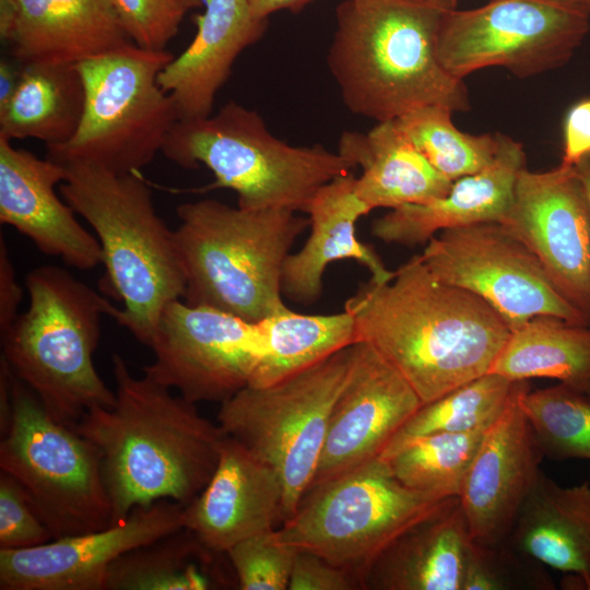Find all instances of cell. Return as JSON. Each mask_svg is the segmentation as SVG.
<instances>
[{"mask_svg": "<svg viewBox=\"0 0 590 590\" xmlns=\"http://www.w3.org/2000/svg\"><path fill=\"white\" fill-rule=\"evenodd\" d=\"M344 309L357 342L389 362L423 404L489 373L511 332L485 300L437 279L420 255L388 283H361Z\"/></svg>", "mask_w": 590, "mask_h": 590, "instance_id": "1", "label": "cell"}, {"mask_svg": "<svg viewBox=\"0 0 590 590\" xmlns=\"http://www.w3.org/2000/svg\"><path fill=\"white\" fill-rule=\"evenodd\" d=\"M116 402L88 410L74 429L97 449L111 524L161 499L184 506L211 479L225 434L184 397L111 356Z\"/></svg>", "mask_w": 590, "mask_h": 590, "instance_id": "2", "label": "cell"}, {"mask_svg": "<svg viewBox=\"0 0 590 590\" xmlns=\"http://www.w3.org/2000/svg\"><path fill=\"white\" fill-rule=\"evenodd\" d=\"M447 10L427 0H344L327 64L343 103L378 122L438 105L470 109L463 80L450 75L437 55Z\"/></svg>", "mask_w": 590, "mask_h": 590, "instance_id": "3", "label": "cell"}, {"mask_svg": "<svg viewBox=\"0 0 590 590\" xmlns=\"http://www.w3.org/2000/svg\"><path fill=\"white\" fill-rule=\"evenodd\" d=\"M62 165L60 193L96 233L108 284L123 303L115 320L149 346L163 309L186 291L174 231L156 213L139 173Z\"/></svg>", "mask_w": 590, "mask_h": 590, "instance_id": "4", "label": "cell"}, {"mask_svg": "<svg viewBox=\"0 0 590 590\" xmlns=\"http://www.w3.org/2000/svg\"><path fill=\"white\" fill-rule=\"evenodd\" d=\"M25 285L30 304L0 335L2 356L47 413L74 428L92 408L116 402L93 356L102 317L115 319L120 308L56 266L33 269Z\"/></svg>", "mask_w": 590, "mask_h": 590, "instance_id": "5", "label": "cell"}, {"mask_svg": "<svg viewBox=\"0 0 590 590\" xmlns=\"http://www.w3.org/2000/svg\"><path fill=\"white\" fill-rule=\"evenodd\" d=\"M174 231L185 302L250 322L288 307L281 288L286 257L309 219L285 209L247 210L215 199L177 206Z\"/></svg>", "mask_w": 590, "mask_h": 590, "instance_id": "6", "label": "cell"}, {"mask_svg": "<svg viewBox=\"0 0 590 590\" xmlns=\"http://www.w3.org/2000/svg\"><path fill=\"white\" fill-rule=\"evenodd\" d=\"M162 153L185 169L206 166L215 177L210 187L234 190L238 206L247 210L304 212L323 185L354 168L320 144L280 140L256 110L234 101L214 115L177 120Z\"/></svg>", "mask_w": 590, "mask_h": 590, "instance_id": "7", "label": "cell"}, {"mask_svg": "<svg viewBox=\"0 0 590 590\" xmlns=\"http://www.w3.org/2000/svg\"><path fill=\"white\" fill-rule=\"evenodd\" d=\"M173 58L130 43L76 63L85 92L81 122L69 141L46 145L47 157L92 163L116 174L149 165L178 120L172 96L158 84Z\"/></svg>", "mask_w": 590, "mask_h": 590, "instance_id": "8", "label": "cell"}, {"mask_svg": "<svg viewBox=\"0 0 590 590\" xmlns=\"http://www.w3.org/2000/svg\"><path fill=\"white\" fill-rule=\"evenodd\" d=\"M449 498L406 487L377 457L310 487L274 535L349 571L364 589L379 555Z\"/></svg>", "mask_w": 590, "mask_h": 590, "instance_id": "9", "label": "cell"}, {"mask_svg": "<svg viewBox=\"0 0 590 590\" xmlns=\"http://www.w3.org/2000/svg\"><path fill=\"white\" fill-rule=\"evenodd\" d=\"M354 344L272 385L247 386L220 404L216 417L224 434L279 473L282 523L294 515L314 481Z\"/></svg>", "mask_w": 590, "mask_h": 590, "instance_id": "10", "label": "cell"}, {"mask_svg": "<svg viewBox=\"0 0 590 590\" xmlns=\"http://www.w3.org/2000/svg\"><path fill=\"white\" fill-rule=\"evenodd\" d=\"M0 469L22 486L54 539L111 526V503L96 447L55 421L14 374Z\"/></svg>", "mask_w": 590, "mask_h": 590, "instance_id": "11", "label": "cell"}, {"mask_svg": "<svg viewBox=\"0 0 590 590\" xmlns=\"http://www.w3.org/2000/svg\"><path fill=\"white\" fill-rule=\"evenodd\" d=\"M590 30V5L563 0H489L470 10H447L437 55L463 80L487 67L526 78L565 64Z\"/></svg>", "mask_w": 590, "mask_h": 590, "instance_id": "12", "label": "cell"}, {"mask_svg": "<svg viewBox=\"0 0 590 590\" xmlns=\"http://www.w3.org/2000/svg\"><path fill=\"white\" fill-rule=\"evenodd\" d=\"M420 256L437 279L485 300L511 331L541 316L588 326L533 252L500 223L441 231Z\"/></svg>", "mask_w": 590, "mask_h": 590, "instance_id": "13", "label": "cell"}, {"mask_svg": "<svg viewBox=\"0 0 590 590\" xmlns=\"http://www.w3.org/2000/svg\"><path fill=\"white\" fill-rule=\"evenodd\" d=\"M143 375L192 403L229 399L250 384L263 355L258 322L175 299L166 305Z\"/></svg>", "mask_w": 590, "mask_h": 590, "instance_id": "14", "label": "cell"}, {"mask_svg": "<svg viewBox=\"0 0 590 590\" xmlns=\"http://www.w3.org/2000/svg\"><path fill=\"white\" fill-rule=\"evenodd\" d=\"M503 224L590 327V203L575 166L520 169Z\"/></svg>", "mask_w": 590, "mask_h": 590, "instance_id": "15", "label": "cell"}, {"mask_svg": "<svg viewBox=\"0 0 590 590\" xmlns=\"http://www.w3.org/2000/svg\"><path fill=\"white\" fill-rule=\"evenodd\" d=\"M185 526V506L161 499L102 530L15 550L0 548L1 590H105L123 554Z\"/></svg>", "mask_w": 590, "mask_h": 590, "instance_id": "16", "label": "cell"}, {"mask_svg": "<svg viewBox=\"0 0 590 590\" xmlns=\"http://www.w3.org/2000/svg\"><path fill=\"white\" fill-rule=\"evenodd\" d=\"M422 405L389 362L368 343L356 342L310 487L379 457Z\"/></svg>", "mask_w": 590, "mask_h": 590, "instance_id": "17", "label": "cell"}, {"mask_svg": "<svg viewBox=\"0 0 590 590\" xmlns=\"http://www.w3.org/2000/svg\"><path fill=\"white\" fill-rule=\"evenodd\" d=\"M528 385L518 381L503 413L486 429L462 482L459 503L471 540L508 541L517 515L535 483L543 458L519 404Z\"/></svg>", "mask_w": 590, "mask_h": 590, "instance_id": "18", "label": "cell"}, {"mask_svg": "<svg viewBox=\"0 0 590 590\" xmlns=\"http://www.w3.org/2000/svg\"><path fill=\"white\" fill-rule=\"evenodd\" d=\"M66 168L48 157L12 146L0 137V222L30 238L43 253L60 257L68 266L91 270L102 263L97 238L75 219L55 187Z\"/></svg>", "mask_w": 590, "mask_h": 590, "instance_id": "19", "label": "cell"}, {"mask_svg": "<svg viewBox=\"0 0 590 590\" xmlns=\"http://www.w3.org/2000/svg\"><path fill=\"white\" fill-rule=\"evenodd\" d=\"M279 473L225 435L216 468L200 494L185 506V528L209 548L225 553L238 542L276 529L283 521Z\"/></svg>", "mask_w": 590, "mask_h": 590, "instance_id": "20", "label": "cell"}, {"mask_svg": "<svg viewBox=\"0 0 590 590\" xmlns=\"http://www.w3.org/2000/svg\"><path fill=\"white\" fill-rule=\"evenodd\" d=\"M194 16L190 45L160 72L158 84L172 96L178 120L212 114L214 101L239 54L263 36L268 20L251 14L246 0H204Z\"/></svg>", "mask_w": 590, "mask_h": 590, "instance_id": "21", "label": "cell"}, {"mask_svg": "<svg viewBox=\"0 0 590 590\" xmlns=\"http://www.w3.org/2000/svg\"><path fill=\"white\" fill-rule=\"evenodd\" d=\"M355 178L349 173L332 179L307 204L304 213L309 219V236L297 252L286 257L282 271V294L288 300L306 306L316 303L322 293L323 273L334 261H357L379 284L393 279L394 272L374 247L357 238V221L371 210L357 197Z\"/></svg>", "mask_w": 590, "mask_h": 590, "instance_id": "22", "label": "cell"}, {"mask_svg": "<svg viewBox=\"0 0 590 590\" xmlns=\"http://www.w3.org/2000/svg\"><path fill=\"white\" fill-rule=\"evenodd\" d=\"M523 167L522 144L500 133L499 150L489 166L455 180L449 192L439 199L391 209L373 222L371 234L387 244L415 247L445 229L502 223L512 200L517 175Z\"/></svg>", "mask_w": 590, "mask_h": 590, "instance_id": "23", "label": "cell"}, {"mask_svg": "<svg viewBox=\"0 0 590 590\" xmlns=\"http://www.w3.org/2000/svg\"><path fill=\"white\" fill-rule=\"evenodd\" d=\"M4 40L21 63L76 64L132 43L110 0H14Z\"/></svg>", "mask_w": 590, "mask_h": 590, "instance_id": "24", "label": "cell"}, {"mask_svg": "<svg viewBox=\"0 0 590 590\" xmlns=\"http://www.w3.org/2000/svg\"><path fill=\"white\" fill-rule=\"evenodd\" d=\"M508 542L541 565L569 574L573 586L590 590V483L565 487L541 471Z\"/></svg>", "mask_w": 590, "mask_h": 590, "instance_id": "25", "label": "cell"}, {"mask_svg": "<svg viewBox=\"0 0 590 590\" xmlns=\"http://www.w3.org/2000/svg\"><path fill=\"white\" fill-rule=\"evenodd\" d=\"M470 542L459 498H449L379 555L364 589L462 590Z\"/></svg>", "mask_w": 590, "mask_h": 590, "instance_id": "26", "label": "cell"}, {"mask_svg": "<svg viewBox=\"0 0 590 590\" xmlns=\"http://www.w3.org/2000/svg\"><path fill=\"white\" fill-rule=\"evenodd\" d=\"M338 152L362 169L354 189L370 210L428 203L446 196L453 184L425 158L394 120L378 122L367 133L344 132Z\"/></svg>", "mask_w": 590, "mask_h": 590, "instance_id": "27", "label": "cell"}, {"mask_svg": "<svg viewBox=\"0 0 590 590\" xmlns=\"http://www.w3.org/2000/svg\"><path fill=\"white\" fill-rule=\"evenodd\" d=\"M225 553L205 546L180 528L120 556L109 568L105 590H208L236 580ZM237 581V580H236Z\"/></svg>", "mask_w": 590, "mask_h": 590, "instance_id": "28", "label": "cell"}, {"mask_svg": "<svg viewBox=\"0 0 590 590\" xmlns=\"http://www.w3.org/2000/svg\"><path fill=\"white\" fill-rule=\"evenodd\" d=\"M84 101L75 64L23 63L15 92L0 109V137L64 143L78 130Z\"/></svg>", "mask_w": 590, "mask_h": 590, "instance_id": "29", "label": "cell"}, {"mask_svg": "<svg viewBox=\"0 0 590 590\" xmlns=\"http://www.w3.org/2000/svg\"><path fill=\"white\" fill-rule=\"evenodd\" d=\"M489 373L511 381L552 378L590 396V327L532 318L510 332Z\"/></svg>", "mask_w": 590, "mask_h": 590, "instance_id": "30", "label": "cell"}, {"mask_svg": "<svg viewBox=\"0 0 590 590\" xmlns=\"http://www.w3.org/2000/svg\"><path fill=\"white\" fill-rule=\"evenodd\" d=\"M258 323L263 355L248 385L253 387L285 379L357 342L356 322L346 309L304 315L288 308Z\"/></svg>", "mask_w": 590, "mask_h": 590, "instance_id": "31", "label": "cell"}, {"mask_svg": "<svg viewBox=\"0 0 590 590\" xmlns=\"http://www.w3.org/2000/svg\"><path fill=\"white\" fill-rule=\"evenodd\" d=\"M486 429L393 437L379 457L406 487L441 498L458 497Z\"/></svg>", "mask_w": 590, "mask_h": 590, "instance_id": "32", "label": "cell"}, {"mask_svg": "<svg viewBox=\"0 0 590 590\" xmlns=\"http://www.w3.org/2000/svg\"><path fill=\"white\" fill-rule=\"evenodd\" d=\"M453 111L438 105L415 108L394 119L425 158L455 181L489 166L499 150L500 133L470 134L451 120Z\"/></svg>", "mask_w": 590, "mask_h": 590, "instance_id": "33", "label": "cell"}, {"mask_svg": "<svg viewBox=\"0 0 590 590\" xmlns=\"http://www.w3.org/2000/svg\"><path fill=\"white\" fill-rule=\"evenodd\" d=\"M519 404L543 457L590 461V396L564 384L532 391Z\"/></svg>", "mask_w": 590, "mask_h": 590, "instance_id": "34", "label": "cell"}, {"mask_svg": "<svg viewBox=\"0 0 590 590\" xmlns=\"http://www.w3.org/2000/svg\"><path fill=\"white\" fill-rule=\"evenodd\" d=\"M517 382L495 373L477 377L424 403L394 437L486 429L507 406Z\"/></svg>", "mask_w": 590, "mask_h": 590, "instance_id": "35", "label": "cell"}, {"mask_svg": "<svg viewBox=\"0 0 590 590\" xmlns=\"http://www.w3.org/2000/svg\"><path fill=\"white\" fill-rule=\"evenodd\" d=\"M538 564L508 541L487 545L471 540L462 590L553 589V582Z\"/></svg>", "mask_w": 590, "mask_h": 590, "instance_id": "36", "label": "cell"}, {"mask_svg": "<svg viewBox=\"0 0 590 590\" xmlns=\"http://www.w3.org/2000/svg\"><path fill=\"white\" fill-rule=\"evenodd\" d=\"M274 530L249 536L226 552L238 589H288L297 551L278 541Z\"/></svg>", "mask_w": 590, "mask_h": 590, "instance_id": "37", "label": "cell"}, {"mask_svg": "<svg viewBox=\"0 0 590 590\" xmlns=\"http://www.w3.org/2000/svg\"><path fill=\"white\" fill-rule=\"evenodd\" d=\"M131 42L140 48L165 50L187 12L180 0H110Z\"/></svg>", "mask_w": 590, "mask_h": 590, "instance_id": "38", "label": "cell"}, {"mask_svg": "<svg viewBox=\"0 0 590 590\" xmlns=\"http://www.w3.org/2000/svg\"><path fill=\"white\" fill-rule=\"evenodd\" d=\"M54 540L22 486L0 473V548L37 546Z\"/></svg>", "mask_w": 590, "mask_h": 590, "instance_id": "39", "label": "cell"}, {"mask_svg": "<svg viewBox=\"0 0 590 590\" xmlns=\"http://www.w3.org/2000/svg\"><path fill=\"white\" fill-rule=\"evenodd\" d=\"M353 589H359V585L349 571L314 553L297 551L287 590Z\"/></svg>", "mask_w": 590, "mask_h": 590, "instance_id": "40", "label": "cell"}, {"mask_svg": "<svg viewBox=\"0 0 590 590\" xmlns=\"http://www.w3.org/2000/svg\"><path fill=\"white\" fill-rule=\"evenodd\" d=\"M590 154V97L575 103L563 125V158L566 166H575Z\"/></svg>", "mask_w": 590, "mask_h": 590, "instance_id": "41", "label": "cell"}, {"mask_svg": "<svg viewBox=\"0 0 590 590\" xmlns=\"http://www.w3.org/2000/svg\"><path fill=\"white\" fill-rule=\"evenodd\" d=\"M23 291L16 281L7 241L0 234V335L15 321Z\"/></svg>", "mask_w": 590, "mask_h": 590, "instance_id": "42", "label": "cell"}, {"mask_svg": "<svg viewBox=\"0 0 590 590\" xmlns=\"http://www.w3.org/2000/svg\"><path fill=\"white\" fill-rule=\"evenodd\" d=\"M312 0H246L253 17L268 20L269 15L280 11L288 10L292 13L302 11Z\"/></svg>", "mask_w": 590, "mask_h": 590, "instance_id": "43", "label": "cell"}, {"mask_svg": "<svg viewBox=\"0 0 590 590\" xmlns=\"http://www.w3.org/2000/svg\"><path fill=\"white\" fill-rule=\"evenodd\" d=\"M23 63L2 58L0 61V109L3 108L19 84Z\"/></svg>", "mask_w": 590, "mask_h": 590, "instance_id": "44", "label": "cell"}, {"mask_svg": "<svg viewBox=\"0 0 590 590\" xmlns=\"http://www.w3.org/2000/svg\"><path fill=\"white\" fill-rule=\"evenodd\" d=\"M575 168L583 184L590 203V154L577 163Z\"/></svg>", "mask_w": 590, "mask_h": 590, "instance_id": "45", "label": "cell"}, {"mask_svg": "<svg viewBox=\"0 0 590 590\" xmlns=\"http://www.w3.org/2000/svg\"><path fill=\"white\" fill-rule=\"evenodd\" d=\"M442 9H446V10H455L457 9V4L459 2V0H427Z\"/></svg>", "mask_w": 590, "mask_h": 590, "instance_id": "46", "label": "cell"}, {"mask_svg": "<svg viewBox=\"0 0 590 590\" xmlns=\"http://www.w3.org/2000/svg\"><path fill=\"white\" fill-rule=\"evenodd\" d=\"M180 2L188 11L191 8L199 7L201 3L204 2V0H180Z\"/></svg>", "mask_w": 590, "mask_h": 590, "instance_id": "47", "label": "cell"}, {"mask_svg": "<svg viewBox=\"0 0 590 590\" xmlns=\"http://www.w3.org/2000/svg\"><path fill=\"white\" fill-rule=\"evenodd\" d=\"M563 1L583 2V3H588V4L590 5V1H589V0H563Z\"/></svg>", "mask_w": 590, "mask_h": 590, "instance_id": "48", "label": "cell"}, {"mask_svg": "<svg viewBox=\"0 0 590 590\" xmlns=\"http://www.w3.org/2000/svg\"><path fill=\"white\" fill-rule=\"evenodd\" d=\"M590 1V0H589Z\"/></svg>", "mask_w": 590, "mask_h": 590, "instance_id": "49", "label": "cell"}]
</instances>
